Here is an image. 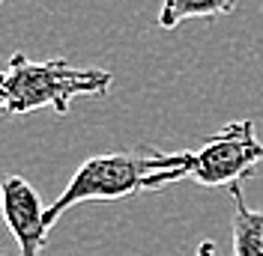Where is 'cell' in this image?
Masks as SVG:
<instances>
[{
    "instance_id": "5",
    "label": "cell",
    "mask_w": 263,
    "mask_h": 256,
    "mask_svg": "<svg viewBox=\"0 0 263 256\" xmlns=\"http://www.w3.org/2000/svg\"><path fill=\"white\" fill-rule=\"evenodd\" d=\"M233 197V256H263V211L246 206L239 182L228 185Z\"/></svg>"
},
{
    "instance_id": "7",
    "label": "cell",
    "mask_w": 263,
    "mask_h": 256,
    "mask_svg": "<svg viewBox=\"0 0 263 256\" xmlns=\"http://www.w3.org/2000/svg\"><path fill=\"white\" fill-rule=\"evenodd\" d=\"M195 256H215V244L213 241H200L197 250H195Z\"/></svg>"
},
{
    "instance_id": "9",
    "label": "cell",
    "mask_w": 263,
    "mask_h": 256,
    "mask_svg": "<svg viewBox=\"0 0 263 256\" xmlns=\"http://www.w3.org/2000/svg\"><path fill=\"white\" fill-rule=\"evenodd\" d=\"M0 256H3V253H0Z\"/></svg>"
},
{
    "instance_id": "2",
    "label": "cell",
    "mask_w": 263,
    "mask_h": 256,
    "mask_svg": "<svg viewBox=\"0 0 263 256\" xmlns=\"http://www.w3.org/2000/svg\"><path fill=\"white\" fill-rule=\"evenodd\" d=\"M3 113H36L42 108H54L60 116H66L69 104L78 96H108L114 78L105 69H81L69 60L36 63L24 54H12V60L3 69Z\"/></svg>"
},
{
    "instance_id": "3",
    "label": "cell",
    "mask_w": 263,
    "mask_h": 256,
    "mask_svg": "<svg viewBox=\"0 0 263 256\" xmlns=\"http://www.w3.org/2000/svg\"><path fill=\"white\" fill-rule=\"evenodd\" d=\"M263 161V143L254 134L251 119L228 122L213 134L197 152H192L185 182H197L206 188H221L254 176V167Z\"/></svg>"
},
{
    "instance_id": "1",
    "label": "cell",
    "mask_w": 263,
    "mask_h": 256,
    "mask_svg": "<svg viewBox=\"0 0 263 256\" xmlns=\"http://www.w3.org/2000/svg\"><path fill=\"white\" fill-rule=\"evenodd\" d=\"M192 152H159L156 146H135L123 152H108V155H93L75 170L63 194L45 206V226L48 232L57 226L69 208L84 206V203H114L126 200L135 194L159 191L171 182H182L189 173Z\"/></svg>"
},
{
    "instance_id": "4",
    "label": "cell",
    "mask_w": 263,
    "mask_h": 256,
    "mask_svg": "<svg viewBox=\"0 0 263 256\" xmlns=\"http://www.w3.org/2000/svg\"><path fill=\"white\" fill-rule=\"evenodd\" d=\"M0 215L15 236L21 256H39L48 244L45 226V203L27 179L6 176L0 182Z\"/></svg>"
},
{
    "instance_id": "8",
    "label": "cell",
    "mask_w": 263,
    "mask_h": 256,
    "mask_svg": "<svg viewBox=\"0 0 263 256\" xmlns=\"http://www.w3.org/2000/svg\"><path fill=\"white\" fill-rule=\"evenodd\" d=\"M6 108V80H3V72H0V113Z\"/></svg>"
},
{
    "instance_id": "6",
    "label": "cell",
    "mask_w": 263,
    "mask_h": 256,
    "mask_svg": "<svg viewBox=\"0 0 263 256\" xmlns=\"http://www.w3.org/2000/svg\"><path fill=\"white\" fill-rule=\"evenodd\" d=\"M236 9V0H162L159 9V27L174 30L189 18H215Z\"/></svg>"
}]
</instances>
